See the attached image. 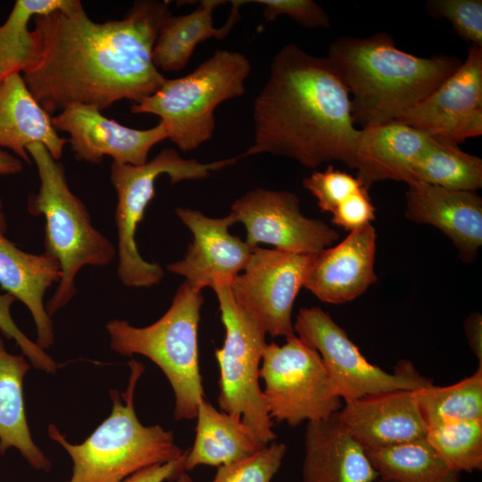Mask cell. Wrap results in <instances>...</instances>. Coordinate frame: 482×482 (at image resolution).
I'll use <instances>...</instances> for the list:
<instances>
[{"mask_svg":"<svg viewBox=\"0 0 482 482\" xmlns=\"http://www.w3.org/2000/svg\"><path fill=\"white\" fill-rule=\"evenodd\" d=\"M44 145L60 160L68 139L61 137L49 115L29 90L20 72L10 74L0 85V148H8L27 163V147Z\"/></svg>","mask_w":482,"mask_h":482,"instance_id":"603a6c76","label":"cell"},{"mask_svg":"<svg viewBox=\"0 0 482 482\" xmlns=\"http://www.w3.org/2000/svg\"><path fill=\"white\" fill-rule=\"evenodd\" d=\"M57 131L69 134L68 143L77 160L99 163L104 156L113 162L142 165L153 146L168 139L162 122L150 129L126 127L84 104H71L52 117Z\"/></svg>","mask_w":482,"mask_h":482,"instance_id":"9a60e30c","label":"cell"},{"mask_svg":"<svg viewBox=\"0 0 482 482\" xmlns=\"http://www.w3.org/2000/svg\"><path fill=\"white\" fill-rule=\"evenodd\" d=\"M294 329L320 353L345 401L388 391L416 390L432 384L409 361L398 362L393 373L368 362L345 330L319 307L301 309Z\"/></svg>","mask_w":482,"mask_h":482,"instance_id":"8fae6325","label":"cell"},{"mask_svg":"<svg viewBox=\"0 0 482 482\" xmlns=\"http://www.w3.org/2000/svg\"><path fill=\"white\" fill-rule=\"evenodd\" d=\"M129 385L122 393L110 390L111 414L82 443H70L50 424L48 436L71 456L73 468L68 482H121L153 465L179 458L186 452L175 442L173 433L160 425H143L135 411L134 394L145 367L129 362Z\"/></svg>","mask_w":482,"mask_h":482,"instance_id":"277c9868","label":"cell"},{"mask_svg":"<svg viewBox=\"0 0 482 482\" xmlns=\"http://www.w3.org/2000/svg\"><path fill=\"white\" fill-rule=\"evenodd\" d=\"M73 0H17L5 21L0 25V78L23 74L35 63L37 41L29 21L70 6Z\"/></svg>","mask_w":482,"mask_h":482,"instance_id":"f1b7e54d","label":"cell"},{"mask_svg":"<svg viewBox=\"0 0 482 482\" xmlns=\"http://www.w3.org/2000/svg\"><path fill=\"white\" fill-rule=\"evenodd\" d=\"M2 81H3V79L0 78V85H1Z\"/></svg>","mask_w":482,"mask_h":482,"instance_id":"7bdbcfd3","label":"cell"},{"mask_svg":"<svg viewBox=\"0 0 482 482\" xmlns=\"http://www.w3.org/2000/svg\"><path fill=\"white\" fill-rule=\"evenodd\" d=\"M428 13L434 19H446L464 41L482 46L481 0H429Z\"/></svg>","mask_w":482,"mask_h":482,"instance_id":"d6a6232c","label":"cell"},{"mask_svg":"<svg viewBox=\"0 0 482 482\" xmlns=\"http://www.w3.org/2000/svg\"><path fill=\"white\" fill-rule=\"evenodd\" d=\"M379 478L392 482H460L426 436L380 449L367 450Z\"/></svg>","mask_w":482,"mask_h":482,"instance_id":"4316f807","label":"cell"},{"mask_svg":"<svg viewBox=\"0 0 482 482\" xmlns=\"http://www.w3.org/2000/svg\"><path fill=\"white\" fill-rule=\"evenodd\" d=\"M15 301L11 295L0 293V332L8 340H14L22 355L29 359L34 368L54 373L58 368L56 362L37 342L29 339L14 322L11 307Z\"/></svg>","mask_w":482,"mask_h":482,"instance_id":"e575fe53","label":"cell"},{"mask_svg":"<svg viewBox=\"0 0 482 482\" xmlns=\"http://www.w3.org/2000/svg\"><path fill=\"white\" fill-rule=\"evenodd\" d=\"M376 248L377 233L371 224L349 232L337 245L312 254L303 287L332 304L359 297L377 281Z\"/></svg>","mask_w":482,"mask_h":482,"instance_id":"e0dca14e","label":"cell"},{"mask_svg":"<svg viewBox=\"0 0 482 482\" xmlns=\"http://www.w3.org/2000/svg\"><path fill=\"white\" fill-rule=\"evenodd\" d=\"M312 254L256 246L230 283L232 295L272 337L295 335L292 312Z\"/></svg>","mask_w":482,"mask_h":482,"instance_id":"7c38bea8","label":"cell"},{"mask_svg":"<svg viewBox=\"0 0 482 482\" xmlns=\"http://www.w3.org/2000/svg\"><path fill=\"white\" fill-rule=\"evenodd\" d=\"M286 453L283 443H270L251 455L220 466L212 482H271Z\"/></svg>","mask_w":482,"mask_h":482,"instance_id":"1f68e13d","label":"cell"},{"mask_svg":"<svg viewBox=\"0 0 482 482\" xmlns=\"http://www.w3.org/2000/svg\"><path fill=\"white\" fill-rule=\"evenodd\" d=\"M426 438L455 470L471 473L482 470V420L429 427Z\"/></svg>","mask_w":482,"mask_h":482,"instance_id":"4dcf8cb0","label":"cell"},{"mask_svg":"<svg viewBox=\"0 0 482 482\" xmlns=\"http://www.w3.org/2000/svg\"><path fill=\"white\" fill-rule=\"evenodd\" d=\"M27 152L35 162L39 187L28 198V212L45 218V253L57 261L61 278L46 305L49 316L63 308L76 294L75 278L85 266H106L117 250L92 224L83 202L67 182L63 165L46 147L33 143Z\"/></svg>","mask_w":482,"mask_h":482,"instance_id":"5b68a950","label":"cell"},{"mask_svg":"<svg viewBox=\"0 0 482 482\" xmlns=\"http://www.w3.org/2000/svg\"><path fill=\"white\" fill-rule=\"evenodd\" d=\"M374 482H392V481H388V480H384L382 478H378L376 481Z\"/></svg>","mask_w":482,"mask_h":482,"instance_id":"b9f144b4","label":"cell"},{"mask_svg":"<svg viewBox=\"0 0 482 482\" xmlns=\"http://www.w3.org/2000/svg\"><path fill=\"white\" fill-rule=\"evenodd\" d=\"M167 2L136 1L120 20L96 22L82 3L33 18L35 63L22 74L41 107L52 115L71 104L100 111L120 100L139 103L165 78L153 62Z\"/></svg>","mask_w":482,"mask_h":482,"instance_id":"6da1fadb","label":"cell"},{"mask_svg":"<svg viewBox=\"0 0 482 482\" xmlns=\"http://www.w3.org/2000/svg\"><path fill=\"white\" fill-rule=\"evenodd\" d=\"M405 217L440 229L460 257L471 262L482 245V198L473 191L412 182L407 185Z\"/></svg>","mask_w":482,"mask_h":482,"instance_id":"d6986e66","label":"cell"},{"mask_svg":"<svg viewBox=\"0 0 482 482\" xmlns=\"http://www.w3.org/2000/svg\"><path fill=\"white\" fill-rule=\"evenodd\" d=\"M415 393L427 428L453 421L482 420V366L455 384L446 386L431 384Z\"/></svg>","mask_w":482,"mask_h":482,"instance_id":"f546056e","label":"cell"},{"mask_svg":"<svg viewBox=\"0 0 482 482\" xmlns=\"http://www.w3.org/2000/svg\"><path fill=\"white\" fill-rule=\"evenodd\" d=\"M239 159L240 155L203 163L195 159H184L176 150L167 148L142 165L112 162L110 179L117 195V273L124 286L150 287L159 284L164 276L161 265L149 262L141 256L135 237L145 208L155 195L156 179L166 174L171 184L204 179L212 171L232 165Z\"/></svg>","mask_w":482,"mask_h":482,"instance_id":"ba28073f","label":"cell"},{"mask_svg":"<svg viewBox=\"0 0 482 482\" xmlns=\"http://www.w3.org/2000/svg\"><path fill=\"white\" fill-rule=\"evenodd\" d=\"M229 281L212 286L217 295L225 338L215 351L220 370L218 404L224 412L237 416L263 445L277 436L270 418L259 371L266 333L235 301Z\"/></svg>","mask_w":482,"mask_h":482,"instance_id":"9c48e42d","label":"cell"},{"mask_svg":"<svg viewBox=\"0 0 482 482\" xmlns=\"http://www.w3.org/2000/svg\"><path fill=\"white\" fill-rule=\"evenodd\" d=\"M195 437L187 450L185 471L222 466L251 455L263 445L237 416L217 410L204 398L196 411Z\"/></svg>","mask_w":482,"mask_h":482,"instance_id":"d4e9b609","label":"cell"},{"mask_svg":"<svg viewBox=\"0 0 482 482\" xmlns=\"http://www.w3.org/2000/svg\"><path fill=\"white\" fill-rule=\"evenodd\" d=\"M226 3L220 0H203L191 12L169 15L162 22L153 49V62L161 71H178L188 63L196 46L210 38L221 40L241 19L240 6L245 1H231L232 8L227 21L216 28L214 10Z\"/></svg>","mask_w":482,"mask_h":482,"instance_id":"cb8c5ba5","label":"cell"},{"mask_svg":"<svg viewBox=\"0 0 482 482\" xmlns=\"http://www.w3.org/2000/svg\"><path fill=\"white\" fill-rule=\"evenodd\" d=\"M29 368L23 355L7 352L0 336V454L14 447L33 469L49 471L51 461L34 443L26 417L23 380Z\"/></svg>","mask_w":482,"mask_h":482,"instance_id":"484cf974","label":"cell"},{"mask_svg":"<svg viewBox=\"0 0 482 482\" xmlns=\"http://www.w3.org/2000/svg\"><path fill=\"white\" fill-rule=\"evenodd\" d=\"M230 213L246 230L245 241L276 249L312 254L333 245L338 232L326 222L304 216L299 196L287 190L254 188L237 198Z\"/></svg>","mask_w":482,"mask_h":482,"instance_id":"4fadbf2b","label":"cell"},{"mask_svg":"<svg viewBox=\"0 0 482 482\" xmlns=\"http://www.w3.org/2000/svg\"><path fill=\"white\" fill-rule=\"evenodd\" d=\"M464 331L470 348L482 366V316L479 312H473L466 319Z\"/></svg>","mask_w":482,"mask_h":482,"instance_id":"f35d334b","label":"cell"},{"mask_svg":"<svg viewBox=\"0 0 482 482\" xmlns=\"http://www.w3.org/2000/svg\"><path fill=\"white\" fill-rule=\"evenodd\" d=\"M174 482H193V479L187 471H183L176 477Z\"/></svg>","mask_w":482,"mask_h":482,"instance_id":"60d3db41","label":"cell"},{"mask_svg":"<svg viewBox=\"0 0 482 482\" xmlns=\"http://www.w3.org/2000/svg\"><path fill=\"white\" fill-rule=\"evenodd\" d=\"M303 187L316 198L323 212H333L364 186L357 177L329 165L325 170H314L303 180Z\"/></svg>","mask_w":482,"mask_h":482,"instance_id":"836d02e7","label":"cell"},{"mask_svg":"<svg viewBox=\"0 0 482 482\" xmlns=\"http://www.w3.org/2000/svg\"><path fill=\"white\" fill-rule=\"evenodd\" d=\"M203 303L201 291L184 281L169 309L153 324L137 328L127 320H112L105 326L114 352L145 356L163 372L174 393L177 421L195 419L204 398L198 353Z\"/></svg>","mask_w":482,"mask_h":482,"instance_id":"8992f818","label":"cell"},{"mask_svg":"<svg viewBox=\"0 0 482 482\" xmlns=\"http://www.w3.org/2000/svg\"><path fill=\"white\" fill-rule=\"evenodd\" d=\"M458 145L482 134V46L471 45L460 67L397 120Z\"/></svg>","mask_w":482,"mask_h":482,"instance_id":"5bb4252c","label":"cell"},{"mask_svg":"<svg viewBox=\"0 0 482 482\" xmlns=\"http://www.w3.org/2000/svg\"><path fill=\"white\" fill-rule=\"evenodd\" d=\"M337 412L307 423L302 482L376 481L379 477L366 449L347 431Z\"/></svg>","mask_w":482,"mask_h":482,"instance_id":"44dd1931","label":"cell"},{"mask_svg":"<svg viewBox=\"0 0 482 482\" xmlns=\"http://www.w3.org/2000/svg\"><path fill=\"white\" fill-rule=\"evenodd\" d=\"M187 453V450L176 460L141 470L121 482H164L174 480L179 473L185 471Z\"/></svg>","mask_w":482,"mask_h":482,"instance_id":"74e56055","label":"cell"},{"mask_svg":"<svg viewBox=\"0 0 482 482\" xmlns=\"http://www.w3.org/2000/svg\"><path fill=\"white\" fill-rule=\"evenodd\" d=\"M248 2L264 6L262 15L266 21H272L280 15H287L307 28H330L328 14L312 0H256Z\"/></svg>","mask_w":482,"mask_h":482,"instance_id":"d590c367","label":"cell"},{"mask_svg":"<svg viewBox=\"0 0 482 482\" xmlns=\"http://www.w3.org/2000/svg\"><path fill=\"white\" fill-rule=\"evenodd\" d=\"M175 212L192 233L193 241L183 259L167 266L170 272L201 291L219 281L231 282L244 270L255 247L230 234L229 228L237 223L230 212L221 218L189 208H178Z\"/></svg>","mask_w":482,"mask_h":482,"instance_id":"2e32d148","label":"cell"},{"mask_svg":"<svg viewBox=\"0 0 482 482\" xmlns=\"http://www.w3.org/2000/svg\"><path fill=\"white\" fill-rule=\"evenodd\" d=\"M430 137L395 120L361 128L348 167L357 170L356 177L367 188L386 179L408 185Z\"/></svg>","mask_w":482,"mask_h":482,"instance_id":"ffe728a7","label":"cell"},{"mask_svg":"<svg viewBox=\"0 0 482 482\" xmlns=\"http://www.w3.org/2000/svg\"><path fill=\"white\" fill-rule=\"evenodd\" d=\"M251 68L244 54L218 50L190 73L166 79L155 93L133 104L130 111L158 116L168 139L183 152L194 150L212 137L216 108L245 94Z\"/></svg>","mask_w":482,"mask_h":482,"instance_id":"52a82bcc","label":"cell"},{"mask_svg":"<svg viewBox=\"0 0 482 482\" xmlns=\"http://www.w3.org/2000/svg\"><path fill=\"white\" fill-rule=\"evenodd\" d=\"M22 170L23 163L18 157L0 148V175H12Z\"/></svg>","mask_w":482,"mask_h":482,"instance_id":"ab89813d","label":"cell"},{"mask_svg":"<svg viewBox=\"0 0 482 482\" xmlns=\"http://www.w3.org/2000/svg\"><path fill=\"white\" fill-rule=\"evenodd\" d=\"M368 190L363 187L340 204L332 213V223L349 232L371 224L375 207Z\"/></svg>","mask_w":482,"mask_h":482,"instance_id":"8d00e7d4","label":"cell"},{"mask_svg":"<svg viewBox=\"0 0 482 482\" xmlns=\"http://www.w3.org/2000/svg\"><path fill=\"white\" fill-rule=\"evenodd\" d=\"M4 216L0 200V287L29 311L37 328V344L44 350L54 343V328L44 296L58 283L61 270L56 260L22 251L4 237Z\"/></svg>","mask_w":482,"mask_h":482,"instance_id":"7402d4cb","label":"cell"},{"mask_svg":"<svg viewBox=\"0 0 482 482\" xmlns=\"http://www.w3.org/2000/svg\"><path fill=\"white\" fill-rule=\"evenodd\" d=\"M416 390L388 391L345 401L338 417L367 450L423 438L428 428L419 408Z\"/></svg>","mask_w":482,"mask_h":482,"instance_id":"ac0fdd59","label":"cell"},{"mask_svg":"<svg viewBox=\"0 0 482 482\" xmlns=\"http://www.w3.org/2000/svg\"><path fill=\"white\" fill-rule=\"evenodd\" d=\"M412 182L476 192L482 187V160L462 151L458 145L431 136L425 153L413 169Z\"/></svg>","mask_w":482,"mask_h":482,"instance_id":"83f0119b","label":"cell"},{"mask_svg":"<svg viewBox=\"0 0 482 482\" xmlns=\"http://www.w3.org/2000/svg\"><path fill=\"white\" fill-rule=\"evenodd\" d=\"M327 58L347 88L353 122L362 128L397 120L462 62L453 55L407 53L386 32L341 37L330 45Z\"/></svg>","mask_w":482,"mask_h":482,"instance_id":"3957f363","label":"cell"},{"mask_svg":"<svg viewBox=\"0 0 482 482\" xmlns=\"http://www.w3.org/2000/svg\"><path fill=\"white\" fill-rule=\"evenodd\" d=\"M270 418L296 427L339 411L342 398L320 353L296 334L282 345L267 344L259 371Z\"/></svg>","mask_w":482,"mask_h":482,"instance_id":"30bf717a","label":"cell"},{"mask_svg":"<svg viewBox=\"0 0 482 482\" xmlns=\"http://www.w3.org/2000/svg\"><path fill=\"white\" fill-rule=\"evenodd\" d=\"M253 120V144L242 157L269 154L310 169L332 161L348 166L359 132L350 95L328 59L295 44L274 55Z\"/></svg>","mask_w":482,"mask_h":482,"instance_id":"7a4b0ae2","label":"cell"}]
</instances>
